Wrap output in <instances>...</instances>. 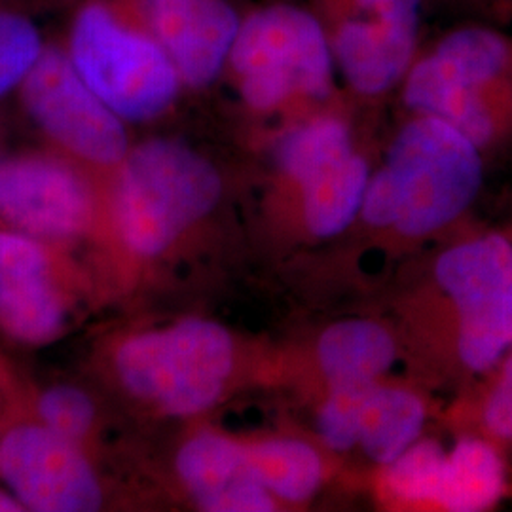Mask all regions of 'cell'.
<instances>
[{
    "label": "cell",
    "mask_w": 512,
    "mask_h": 512,
    "mask_svg": "<svg viewBox=\"0 0 512 512\" xmlns=\"http://www.w3.org/2000/svg\"><path fill=\"white\" fill-rule=\"evenodd\" d=\"M444 454L433 440L414 442L387 465V488L408 503H435Z\"/></svg>",
    "instance_id": "cell-21"
},
{
    "label": "cell",
    "mask_w": 512,
    "mask_h": 512,
    "mask_svg": "<svg viewBox=\"0 0 512 512\" xmlns=\"http://www.w3.org/2000/svg\"><path fill=\"white\" fill-rule=\"evenodd\" d=\"M319 365L330 385L376 384L397 359L391 334L374 321H342L323 332Z\"/></svg>",
    "instance_id": "cell-15"
},
{
    "label": "cell",
    "mask_w": 512,
    "mask_h": 512,
    "mask_svg": "<svg viewBox=\"0 0 512 512\" xmlns=\"http://www.w3.org/2000/svg\"><path fill=\"white\" fill-rule=\"evenodd\" d=\"M416 38L376 21L342 19L330 38L334 63L355 92L391 90L410 71Z\"/></svg>",
    "instance_id": "cell-14"
},
{
    "label": "cell",
    "mask_w": 512,
    "mask_h": 512,
    "mask_svg": "<svg viewBox=\"0 0 512 512\" xmlns=\"http://www.w3.org/2000/svg\"><path fill=\"white\" fill-rule=\"evenodd\" d=\"M260 484L283 501L302 503L323 482V463L308 442L272 439L247 446Z\"/></svg>",
    "instance_id": "cell-19"
},
{
    "label": "cell",
    "mask_w": 512,
    "mask_h": 512,
    "mask_svg": "<svg viewBox=\"0 0 512 512\" xmlns=\"http://www.w3.org/2000/svg\"><path fill=\"white\" fill-rule=\"evenodd\" d=\"M503 492V465L482 440H459L444 454L435 505L446 511L476 512L492 507Z\"/></svg>",
    "instance_id": "cell-18"
},
{
    "label": "cell",
    "mask_w": 512,
    "mask_h": 512,
    "mask_svg": "<svg viewBox=\"0 0 512 512\" xmlns=\"http://www.w3.org/2000/svg\"><path fill=\"white\" fill-rule=\"evenodd\" d=\"M351 152L348 126L336 118H317L294 128L281 141L277 160L283 173L300 186L311 175Z\"/></svg>",
    "instance_id": "cell-20"
},
{
    "label": "cell",
    "mask_w": 512,
    "mask_h": 512,
    "mask_svg": "<svg viewBox=\"0 0 512 512\" xmlns=\"http://www.w3.org/2000/svg\"><path fill=\"white\" fill-rule=\"evenodd\" d=\"M353 18L376 21L418 37L420 0H351Z\"/></svg>",
    "instance_id": "cell-25"
},
{
    "label": "cell",
    "mask_w": 512,
    "mask_h": 512,
    "mask_svg": "<svg viewBox=\"0 0 512 512\" xmlns=\"http://www.w3.org/2000/svg\"><path fill=\"white\" fill-rule=\"evenodd\" d=\"M435 275L458 310L459 357L488 370L512 346V245L473 239L440 256Z\"/></svg>",
    "instance_id": "cell-7"
},
{
    "label": "cell",
    "mask_w": 512,
    "mask_h": 512,
    "mask_svg": "<svg viewBox=\"0 0 512 512\" xmlns=\"http://www.w3.org/2000/svg\"><path fill=\"white\" fill-rule=\"evenodd\" d=\"M38 414L48 429L76 442L90 431L95 408L84 391L71 385H57L40 397Z\"/></svg>",
    "instance_id": "cell-23"
},
{
    "label": "cell",
    "mask_w": 512,
    "mask_h": 512,
    "mask_svg": "<svg viewBox=\"0 0 512 512\" xmlns=\"http://www.w3.org/2000/svg\"><path fill=\"white\" fill-rule=\"evenodd\" d=\"M370 385H330L329 397L321 406L317 427L321 439L332 450L346 452L357 446L359 410Z\"/></svg>",
    "instance_id": "cell-22"
},
{
    "label": "cell",
    "mask_w": 512,
    "mask_h": 512,
    "mask_svg": "<svg viewBox=\"0 0 512 512\" xmlns=\"http://www.w3.org/2000/svg\"><path fill=\"white\" fill-rule=\"evenodd\" d=\"M160 46L190 86H207L232 54L239 23L224 0H147Z\"/></svg>",
    "instance_id": "cell-11"
},
{
    "label": "cell",
    "mask_w": 512,
    "mask_h": 512,
    "mask_svg": "<svg viewBox=\"0 0 512 512\" xmlns=\"http://www.w3.org/2000/svg\"><path fill=\"white\" fill-rule=\"evenodd\" d=\"M512 69V40L488 27H465L440 40L406 73L404 101L484 147L495 135L488 90Z\"/></svg>",
    "instance_id": "cell-5"
},
{
    "label": "cell",
    "mask_w": 512,
    "mask_h": 512,
    "mask_svg": "<svg viewBox=\"0 0 512 512\" xmlns=\"http://www.w3.org/2000/svg\"><path fill=\"white\" fill-rule=\"evenodd\" d=\"M63 327V306L46 253L27 234L0 232V329L25 344H44Z\"/></svg>",
    "instance_id": "cell-12"
},
{
    "label": "cell",
    "mask_w": 512,
    "mask_h": 512,
    "mask_svg": "<svg viewBox=\"0 0 512 512\" xmlns=\"http://www.w3.org/2000/svg\"><path fill=\"white\" fill-rule=\"evenodd\" d=\"M423 423L425 406L414 393L372 384L359 410L357 444L368 458L389 465L418 442Z\"/></svg>",
    "instance_id": "cell-16"
},
{
    "label": "cell",
    "mask_w": 512,
    "mask_h": 512,
    "mask_svg": "<svg viewBox=\"0 0 512 512\" xmlns=\"http://www.w3.org/2000/svg\"><path fill=\"white\" fill-rule=\"evenodd\" d=\"M73 65L110 110L133 122L162 114L179 90L181 76L164 48L97 6L76 21Z\"/></svg>",
    "instance_id": "cell-6"
},
{
    "label": "cell",
    "mask_w": 512,
    "mask_h": 512,
    "mask_svg": "<svg viewBox=\"0 0 512 512\" xmlns=\"http://www.w3.org/2000/svg\"><path fill=\"white\" fill-rule=\"evenodd\" d=\"M234 366L228 330L205 319L137 334L116 353L129 393L171 416H194L219 401Z\"/></svg>",
    "instance_id": "cell-3"
},
{
    "label": "cell",
    "mask_w": 512,
    "mask_h": 512,
    "mask_svg": "<svg viewBox=\"0 0 512 512\" xmlns=\"http://www.w3.org/2000/svg\"><path fill=\"white\" fill-rule=\"evenodd\" d=\"M0 476L31 511L93 512L103 505L88 459L46 425H21L2 439Z\"/></svg>",
    "instance_id": "cell-9"
},
{
    "label": "cell",
    "mask_w": 512,
    "mask_h": 512,
    "mask_svg": "<svg viewBox=\"0 0 512 512\" xmlns=\"http://www.w3.org/2000/svg\"><path fill=\"white\" fill-rule=\"evenodd\" d=\"M382 171L397 198L395 228L404 236H427L450 224L482 183L475 143L448 122L421 114L399 131Z\"/></svg>",
    "instance_id": "cell-2"
},
{
    "label": "cell",
    "mask_w": 512,
    "mask_h": 512,
    "mask_svg": "<svg viewBox=\"0 0 512 512\" xmlns=\"http://www.w3.org/2000/svg\"><path fill=\"white\" fill-rule=\"evenodd\" d=\"M177 471L196 503L211 512H270L274 497L260 484L247 446L215 433L188 440Z\"/></svg>",
    "instance_id": "cell-13"
},
{
    "label": "cell",
    "mask_w": 512,
    "mask_h": 512,
    "mask_svg": "<svg viewBox=\"0 0 512 512\" xmlns=\"http://www.w3.org/2000/svg\"><path fill=\"white\" fill-rule=\"evenodd\" d=\"M0 219L27 236L73 238L92 219V198L65 165L37 158L0 160Z\"/></svg>",
    "instance_id": "cell-10"
},
{
    "label": "cell",
    "mask_w": 512,
    "mask_h": 512,
    "mask_svg": "<svg viewBox=\"0 0 512 512\" xmlns=\"http://www.w3.org/2000/svg\"><path fill=\"white\" fill-rule=\"evenodd\" d=\"M23 95L38 124L74 154L97 164H116L126 156L128 137L118 114L63 55L38 57L25 76Z\"/></svg>",
    "instance_id": "cell-8"
},
{
    "label": "cell",
    "mask_w": 512,
    "mask_h": 512,
    "mask_svg": "<svg viewBox=\"0 0 512 512\" xmlns=\"http://www.w3.org/2000/svg\"><path fill=\"white\" fill-rule=\"evenodd\" d=\"M486 423L495 435L512 439V355L488 399Z\"/></svg>",
    "instance_id": "cell-26"
},
{
    "label": "cell",
    "mask_w": 512,
    "mask_h": 512,
    "mask_svg": "<svg viewBox=\"0 0 512 512\" xmlns=\"http://www.w3.org/2000/svg\"><path fill=\"white\" fill-rule=\"evenodd\" d=\"M230 59L253 109H275L296 95L323 99L332 86L329 35L319 19L291 4L262 8L241 23Z\"/></svg>",
    "instance_id": "cell-4"
},
{
    "label": "cell",
    "mask_w": 512,
    "mask_h": 512,
    "mask_svg": "<svg viewBox=\"0 0 512 512\" xmlns=\"http://www.w3.org/2000/svg\"><path fill=\"white\" fill-rule=\"evenodd\" d=\"M38 57L37 31L25 19L0 14V95L27 76Z\"/></svg>",
    "instance_id": "cell-24"
},
{
    "label": "cell",
    "mask_w": 512,
    "mask_h": 512,
    "mask_svg": "<svg viewBox=\"0 0 512 512\" xmlns=\"http://www.w3.org/2000/svg\"><path fill=\"white\" fill-rule=\"evenodd\" d=\"M368 181V164L353 150L300 184L311 234L317 238L342 234L361 213Z\"/></svg>",
    "instance_id": "cell-17"
},
{
    "label": "cell",
    "mask_w": 512,
    "mask_h": 512,
    "mask_svg": "<svg viewBox=\"0 0 512 512\" xmlns=\"http://www.w3.org/2000/svg\"><path fill=\"white\" fill-rule=\"evenodd\" d=\"M222 181L198 152L148 141L131 152L116 188V226L129 251L156 256L215 209Z\"/></svg>",
    "instance_id": "cell-1"
},
{
    "label": "cell",
    "mask_w": 512,
    "mask_h": 512,
    "mask_svg": "<svg viewBox=\"0 0 512 512\" xmlns=\"http://www.w3.org/2000/svg\"><path fill=\"white\" fill-rule=\"evenodd\" d=\"M21 503L18 501V497H10V495L0 492V512H12L21 511Z\"/></svg>",
    "instance_id": "cell-27"
}]
</instances>
